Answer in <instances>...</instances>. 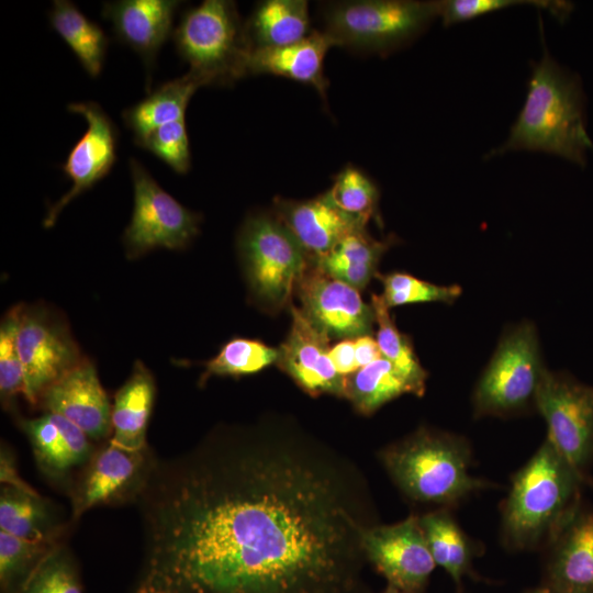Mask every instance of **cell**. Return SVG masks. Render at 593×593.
Segmentation results:
<instances>
[{"instance_id":"obj_40","label":"cell","mask_w":593,"mask_h":593,"mask_svg":"<svg viewBox=\"0 0 593 593\" xmlns=\"http://www.w3.org/2000/svg\"><path fill=\"white\" fill-rule=\"evenodd\" d=\"M329 357L336 371L344 378L349 377L359 369L356 360L354 339L339 340L332 346Z\"/></svg>"},{"instance_id":"obj_32","label":"cell","mask_w":593,"mask_h":593,"mask_svg":"<svg viewBox=\"0 0 593 593\" xmlns=\"http://www.w3.org/2000/svg\"><path fill=\"white\" fill-rule=\"evenodd\" d=\"M279 349L257 339L235 337L204 363L198 384L204 385L211 377L238 378L261 371L277 362Z\"/></svg>"},{"instance_id":"obj_25","label":"cell","mask_w":593,"mask_h":593,"mask_svg":"<svg viewBox=\"0 0 593 593\" xmlns=\"http://www.w3.org/2000/svg\"><path fill=\"white\" fill-rule=\"evenodd\" d=\"M396 242L395 235L376 239L366 228H360L346 235L327 254L311 262L332 278L361 291L377 277L381 258Z\"/></svg>"},{"instance_id":"obj_29","label":"cell","mask_w":593,"mask_h":593,"mask_svg":"<svg viewBox=\"0 0 593 593\" xmlns=\"http://www.w3.org/2000/svg\"><path fill=\"white\" fill-rule=\"evenodd\" d=\"M48 16L52 27L72 51L87 74L92 78L98 77L109 45L102 27L68 0L53 1Z\"/></svg>"},{"instance_id":"obj_31","label":"cell","mask_w":593,"mask_h":593,"mask_svg":"<svg viewBox=\"0 0 593 593\" xmlns=\"http://www.w3.org/2000/svg\"><path fill=\"white\" fill-rule=\"evenodd\" d=\"M371 305L377 324L376 340L381 356L396 367L415 387L418 396H422L428 373L421 365L411 338L396 327L381 295L372 293Z\"/></svg>"},{"instance_id":"obj_15","label":"cell","mask_w":593,"mask_h":593,"mask_svg":"<svg viewBox=\"0 0 593 593\" xmlns=\"http://www.w3.org/2000/svg\"><path fill=\"white\" fill-rule=\"evenodd\" d=\"M67 109L82 115L88 127L61 165L64 174L72 184L49 206L43 222L46 228L55 224L59 213L69 202L107 177L116 160L119 132L104 110L92 101L70 103Z\"/></svg>"},{"instance_id":"obj_45","label":"cell","mask_w":593,"mask_h":593,"mask_svg":"<svg viewBox=\"0 0 593 593\" xmlns=\"http://www.w3.org/2000/svg\"><path fill=\"white\" fill-rule=\"evenodd\" d=\"M134 593H137V592H134Z\"/></svg>"},{"instance_id":"obj_14","label":"cell","mask_w":593,"mask_h":593,"mask_svg":"<svg viewBox=\"0 0 593 593\" xmlns=\"http://www.w3.org/2000/svg\"><path fill=\"white\" fill-rule=\"evenodd\" d=\"M367 561L388 585L404 593H423L436 566L416 514L390 525L376 524L363 535Z\"/></svg>"},{"instance_id":"obj_9","label":"cell","mask_w":593,"mask_h":593,"mask_svg":"<svg viewBox=\"0 0 593 593\" xmlns=\"http://www.w3.org/2000/svg\"><path fill=\"white\" fill-rule=\"evenodd\" d=\"M134 205L123 233L126 257L135 259L155 248L184 249L200 232L201 215L164 190L136 159H130Z\"/></svg>"},{"instance_id":"obj_24","label":"cell","mask_w":593,"mask_h":593,"mask_svg":"<svg viewBox=\"0 0 593 593\" xmlns=\"http://www.w3.org/2000/svg\"><path fill=\"white\" fill-rule=\"evenodd\" d=\"M155 396L156 383L152 371L136 360L130 377L114 395L111 441L132 450L149 446L146 433Z\"/></svg>"},{"instance_id":"obj_16","label":"cell","mask_w":593,"mask_h":593,"mask_svg":"<svg viewBox=\"0 0 593 593\" xmlns=\"http://www.w3.org/2000/svg\"><path fill=\"white\" fill-rule=\"evenodd\" d=\"M30 440L35 462L46 480L68 493L76 475L98 445L66 417L45 412L34 418L18 417Z\"/></svg>"},{"instance_id":"obj_36","label":"cell","mask_w":593,"mask_h":593,"mask_svg":"<svg viewBox=\"0 0 593 593\" xmlns=\"http://www.w3.org/2000/svg\"><path fill=\"white\" fill-rule=\"evenodd\" d=\"M20 593H83L78 564L65 541L45 557Z\"/></svg>"},{"instance_id":"obj_21","label":"cell","mask_w":593,"mask_h":593,"mask_svg":"<svg viewBox=\"0 0 593 593\" xmlns=\"http://www.w3.org/2000/svg\"><path fill=\"white\" fill-rule=\"evenodd\" d=\"M548 547L544 584L559 593H593V512L579 506Z\"/></svg>"},{"instance_id":"obj_11","label":"cell","mask_w":593,"mask_h":593,"mask_svg":"<svg viewBox=\"0 0 593 593\" xmlns=\"http://www.w3.org/2000/svg\"><path fill=\"white\" fill-rule=\"evenodd\" d=\"M535 410L547 424V438L585 479L593 460V387L562 371H545Z\"/></svg>"},{"instance_id":"obj_7","label":"cell","mask_w":593,"mask_h":593,"mask_svg":"<svg viewBox=\"0 0 593 593\" xmlns=\"http://www.w3.org/2000/svg\"><path fill=\"white\" fill-rule=\"evenodd\" d=\"M323 31L335 46L387 55L418 37L437 14V1L329 2Z\"/></svg>"},{"instance_id":"obj_18","label":"cell","mask_w":593,"mask_h":593,"mask_svg":"<svg viewBox=\"0 0 593 593\" xmlns=\"http://www.w3.org/2000/svg\"><path fill=\"white\" fill-rule=\"evenodd\" d=\"M38 405L66 417L98 445L111 438L112 404L94 365L87 358L52 384Z\"/></svg>"},{"instance_id":"obj_12","label":"cell","mask_w":593,"mask_h":593,"mask_svg":"<svg viewBox=\"0 0 593 593\" xmlns=\"http://www.w3.org/2000/svg\"><path fill=\"white\" fill-rule=\"evenodd\" d=\"M18 348L24 371V398L38 405L43 393L86 358L68 324L48 306L23 304Z\"/></svg>"},{"instance_id":"obj_27","label":"cell","mask_w":593,"mask_h":593,"mask_svg":"<svg viewBox=\"0 0 593 593\" xmlns=\"http://www.w3.org/2000/svg\"><path fill=\"white\" fill-rule=\"evenodd\" d=\"M245 32L251 51L296 43L312 32L309 4L304 0L261 1L245 21Z\"/></svg>"},{"instance_id":"obj_6","label":"cell","mask_w":593,"mask_h":593,"mask_svg":"<svg viewBox=\"0 0 593 593\" xmlns=\"http://www.w3.org/2000/svg\"><path fill=\"white\" fill-rule=\"evenodd\" d=\"M237 251L251 298L277 312L290 306L310 257L273 213L249 215L237 236Z\"/></svg>"},{"instance_id":"obj_5","label":"cell","mask_w":593,"mask_h":593,"mask_svg":"<svg viewBox=\"0 0 593 593\" xmlns=\"http://www.w3.org/2000/svg\"><path fill=\"white\" fill-rule=\"evenodd\" d=\"M172 40L189 71L205 86H225L247 76L251 49L233 1L205 0L187 10L174 29Z\"/></svg>"},{"instance_id":"obj_30","label":"cell","mask_w":593,"mask_h":593,"mask_svg":"<svg viewBox=\"0 0 593 593\" xmlns=\"http://www.w3.org/2000/svg\"><path fill=\"white\" fill-rule=\"evenodd\" d=\"M417 390L410 380L383 357L346 378L345 399L362 415H370L385 403Z\"/></svg>"},{"instance_id":"obj_39","label":"cell","mask_w":593,"mask_h":593,"mask_svg":"<svg viewBox=\"0 0 593 593\" xmlns=\"http://www.w3.org/2000/svg\"><path fill=\"white\" fill-rule=\"evenodd\" d=\"M150 152L179 175L191 168L190 142L184 120L168 123L135 143Z\"/></svg>"},{"instance_id":"obj_3","label":"cell","mask_w":593,"mask_h":593,"mask_svg":"<svg viewBox=\"0 0 593 593\" xmlns=\"http://www.w3.org/2000/svg\"><path fill=\"white\" fill-rule=\"evenodd\" d=\"M584 480L546 437L512 477L501 508L504 546L515 551L548 546L579 508Z\"/></svg>"},{"instance_id":"obj_35","label":"cell","mask_w":593,"mask_h":593,"mask_svg":"<svg viewBox=\"0 0 593 593\" xmlns=\"http://www.w3.org/2000/svg\"><path fill=\"white\" fill-rule=\"evenodd\" d=\"M377 277L383 286L381 298L389 309L426 302L452 304L462 293L458 284H435L404 272L378 273Z\"/></svg>"},{"instance_id":"obj_26","label":"cell","mask_w":593,"mask_h":593,"mask_svg":"<svg viewBox=\"0 0 593 593\" xmlns=\"http://www.w3.org/2000/svg\"><path fill=\"white\" fill-rule=\"evenodd\" d=\"M205 86L193 72L164 82L146 98L125 109L122 119L134 133V143L143 139L159 126L184 120L193 93Z\"/></svg>"},{"instance_id":"obj_17","label":"cell","mask_w":593,"mask_h":593,"mask_svg":"<svg viewBox=\"0 0 593 593\" xmlns=\"http://www.w3.org/2000/svg\"><path fill=\"white\" fill-rule=\"evenodd\" d=\"M292 323L281 344L276 365L305 393L345 398L346 378L335 369L329 357V340L317 332L300 309L290 304Z\"/></svg>"},{"instance_id":"obj_13","label":"cell","mask_w":593,"mask_h":593,"mask_svg":"<svg viewBox=\"0 0 593 593\" xmlns=\"http://www.w3.org/2000/svg\"><path fill=\"white\" fill-rule=\"evenodd\" d=\"M306 321L329 342L372 335L374 312L358 290L332 278L312 262L295 291Z\"/></svg>"},{"instance_id":"obj_28","label":"cell","mask_w":593,"mask_h":593,"mask_svg":"<svg viewBox=\"0 0 593 593\" xmlns=\"http://www.w3.org/2000/svg\"><path fill=\"white\" fill-rule=\"evenodd\" d=\"M417 516L435 563L449 573L457 593H461V580L473 575L472 562L481 550L448 508L429 510Z\"/></svg>"},{"instance_id":"obj_8","label":"cell","mask_w":593,"mask_h":593,"mask_svg":"<svg viewBox=\"0 0 593 593\" xmlns=\"http://www.w3.org/2000/svg\"><path fill=\"white\" fill-rule=\"evenodd\" d=\"M546 369L535 324L508 327L474 387V416L507 417L535 409Z\"/></svg>"},{"instance_id":"obj_2","label":"cell","mask_w":593,"mask_h":593,"mask_svg":"<svg viewBox=\"0 0 593 593\" xmlns=\"http://www.w3.org/2000/svg\"><path fill=\"white\" fill-rule=\"evenodd\" d=\"M584 104L579 77L558 65L544 47L540 60L532 67L527 96L507 139L488 157L535 150L584 166L588 148L593 149Z\"/></svg>"},{"instance_id":"obj_19","label":"cell","mask_w":593,"mask_h":593,"mask_svg":"<svg viewBox=\"0 0 593 593\" xmlns=\"http://www.w3.org/2000/svg\"><path fill=\"white\" fill-rule=\"evenodd\" d=\"M272 213L292 233L311 261L327 254L349 233L366 228L368 223L343 211L327 191L309 200L277 197Z\"/></svg>"},{"instance_id":"obj_4","label":"cell","mask_w":593,"mask_h":593,"mask_svg":"<svg viewBox=\"0 0 593 593\" xmlns=\"http://www.w3.org/2000/svg\"><path fill=\"white\" fill-rule=\"evenodd\" d=\"M378 457L405 499L433 510H449L491 486L471 474L468 440L448 432L419 427L382 448Z\"/></svg>"},{"instance_id":"obj_37","label":"cell","mask_w":593,"mask_h":593,"mask_svg":"<svg viewBox=\"0 0 593 593\" xmlns=\"http://www.w3.org/2000/svg\"><path fill=\"white\" fill-rule=\"evenodd\" d=\"M327 192L343 211L368 222L379 219V189L361 170L347 166L337 174Z\"/></svg>"},{"instance_id":"obj_42","label":"cell","mask_w":593,"mask_h":593,"mask_svg":"<svg viewBox=\"0 0 593 593\" xmlns=\"http://www.w3.org/2000/svg\"><path fill=\"white\" fill-rule=\"evenodd\" d=\"M356 360L359 369L381 358V353L372 335H363L354 339Z\"/></svg>"},{"instance_id":"obj_34","label":"cell","mask_w":593,"mask_h":593,"mask_svg":"<svg viewBox=\"0 0 593 593\" xmlns=\"http://www.w3.org/2000/svg\"><path fill=\"white\" fill-rule=\"evenodd\" d=\"M23 304L5 312L0 324V399L5 411L14 412L15 399L24 395V371L18 348V331Z\"/></svg>"},{"instance_id":"obj_44","label":"cell","mask_w":593,"mask_h":593,"mask_svg":"<svg viewBox=\"0 0 593 593\" xmlns=\"http://www.w3.org/2000/svg\"><path fill=\"white\" fill-rule=\"evenodd\" d=\"M381 593H404L403 591L396 589V588H393L391 585H388L387 589L381 592Z\"/></svg>"},{"instance_id":"obj_33","label":"cell","mask_w":593,"mask_h":593,"mask_svg":"<svg viewBox=\"0 0 593 593\" xmlns=\"http://www.w3.org/2000/svg\"><path fill=\"white\" fill-rule=\"evenodd\" d=\"M61 542L29 540L0 529L1 593H20L45 557Z\"/></svg>"},{"instance_id":"obj_43","label":"cell","mask_w":593,"mask_h":593,"mask_svg":"<svg viewBox=\"0 0 593 593\" xmlns=\"http://www.w3.org/2000/svg\"><path fill=\"white\" fill-rule=\"evenodd\" d=\"M526 593H559V592H557L556 590L542 584L541 586L536 588V589H532V590L527 591Z\"/></svg>"},{"instance_id":"obj_10","label":"cell","mask_w":593,"mask_h":593,"mask_svg":"<svg viewBox=\"0 0 593 593\" xmlns=\"http://www.w3.org/2000/svg\"><path fill=\"white\" fill-rule=\"evenodd\" d=\"M157 459L149 446L132 450L114 444L111 439L99 444L67 493L72 524L96 506L136 503L148 483Z\"/></svg>"},{"instance_id":"obj_20","label":"cell","mask_w":593,"mask_h":593,"mask_svg":"<svg viewBox=\"0 0 593 593\" xmlns=\"http://www.w3.org/2000/svg\"><path fill=\"white\" fill-rule=\"evenodd\" d=\"M181 1L178 0H120L104 2L102 15L112 24L118 41L137 53L147 69L172 36V24Z\"/></svg>"},{"instance_id":"obj_38","label":"cell","mask_w":593,"mask_h":593,"mask_svg":"<svg viewBox=\"0 0 593 593\" xmlns=\"http://www.w3.org/2000/svg\"><path fill=\"white\" fill-rule=\"evenodd\" d=\"M514 5L546 9L559 20H564L572 9L570 2L549 0H439L437 14L444 26H450Z\"/></svg>"},{"instance_id":"obj_22","label":"cell","mask_w":593,"mask_h":593,"mask_svg":"<svg viewBox=\"0 0 593 593\" xmlns=\"http://www.w3.org/2000/svg\"><path fill=\"white\" fill-rule=\"evenodd\" d=\"M332 38L322 31H312L303 40L272 48L254 49L247 60V75H275L312 86L325 99L328 80L324 59L334 47Z\"/></svg>"},{"instance_id":"obj_1","label":"cell","mask_w":593,"mask_h":593,"mask_svg":"<svg viewBox=\"0 0 593 593\" xmlns=\"http://www.w3.org/2000/svg\"><path fill=\"white\" fill-rule=\"evenodd\" d=\"M136 504L137 593H361L363 535L378 524L354 462L271 421L158 458Z\"/></svg>"},{"instance_id":"obj_23","label":"cell","mask_w":593,"mask_h":593,"mask_svg":"<svg viewBox=\"0 0 593 593\" xmlns=\"http://www.w3.org/2000/svg\"><path fill=\"white\" fill-rule=\"evenodd\" d=\"M68 525L60 510L37 491L2 485L1 530L29 540L60 542L65 541Z\"/></svg>"},{"instance_id":"obj_41","label":"cell","mask_w":593,"mask_h":593,"mask_svg":"<svg viewBox=\"0 0 593 593\" xmlns=\"http://www.w3.org/2000/svg\"><path fill=\"white\" fill-rule=\"evenodd\" d=\"M0 480L3 485L31 492L36 491L19 475L13 451L7 444H2L0 450Z\"/></svg>"}]
</instances>
